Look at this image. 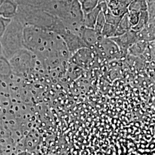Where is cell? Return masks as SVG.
Returning <instances> with one entry per match:
<instances>
[{
	"mask_svg": "<svg viewBox=\"0 0 155 155\" xmlns=\"http://www.w3.org/2000/svg\"><path fill=\"white\" fill-rule=\"evenodd\" d=\"M0 155H12L11 150L0 144Z\"/></svg>",
	"mask_w": 155,
	"mask_h": 155,
	"instance_id": "4",
	"label": "cell"
},
{
	"mask_svg": "<svg viewBox=\"0 0 155 155\" xmlns=\"http://www.w3.org/2000/svg\"><path fill=\"white\" fill-rule=\"evenodd\" d=\"M12 75L9 60L3 55L0 47V94L11 93L9 84Z\"/></svg>",
	"mask_w": 155,
	"mask_h": 155,
	"instance_id": "1",
	"label": "cell"
},
{
	"mask_svg": "<svg viewBox=\"0 0 155 155\" xmlns=\"http://www.w3.org/2000/svg\"><path fill=\"white\" fill-rule=\"evenodd\" d=\"M109 11L118 17H122L127 14L128 6L133 0H106Z\"/></svg>",
	"mask_w": 155,
	"mask_h": 155,
	"instance_id": "2",
	"label": "cell"
},
{
	"mask_svg": "<svg viewBox=\"0 0 155 155\" xmlns=\"http://www.w3.org/2000/svg\"><path fill=\"white\" fill-rule=\"evenodd\" d=\"M101 12V8L99 5L97 6L92 11L86 14L84 18L85 27L94 28L98 16Z\"/></svg>",
	"mask_w": 155,
	"mask_h": 155,
	"instance_id": "3",
	"label": "cell"
}]
</instances>
